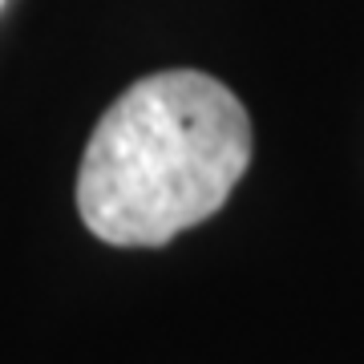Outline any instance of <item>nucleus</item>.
Instances as JSON below:
<instances>
[{
  "mask_svg": "<svg viewBox=\"0 0 364 364\" xmlns=\"http://www.w3.org/2000/svg\"><path fill=\"white\" fill-rule=\"evenodd\" d=\"M4 4H9V0H0V9H4Z\"/></svg>",
  "mask_w": 364,
  "mask_h": 364,
  "instance_id": "f03ea898",
  "label": "nucleus"
},
{
  "mask_svg": "<svg viewBox=\"0 0 364 364\" xmlns=\"http://www.w3.org/2000/svg\"><path fill=\"white\" fill-rule=\"evenodd\" d=\"M251 117L219 77L162 69L134 81L93 126L77 210L109 247H162L219 215L251 166Z\"/></svg>",
  "mask_w": 364,
  "mask_h": 364,
  "instance_id": "f257e3e1",
  "label": "nucleus"
}]
</instances>
